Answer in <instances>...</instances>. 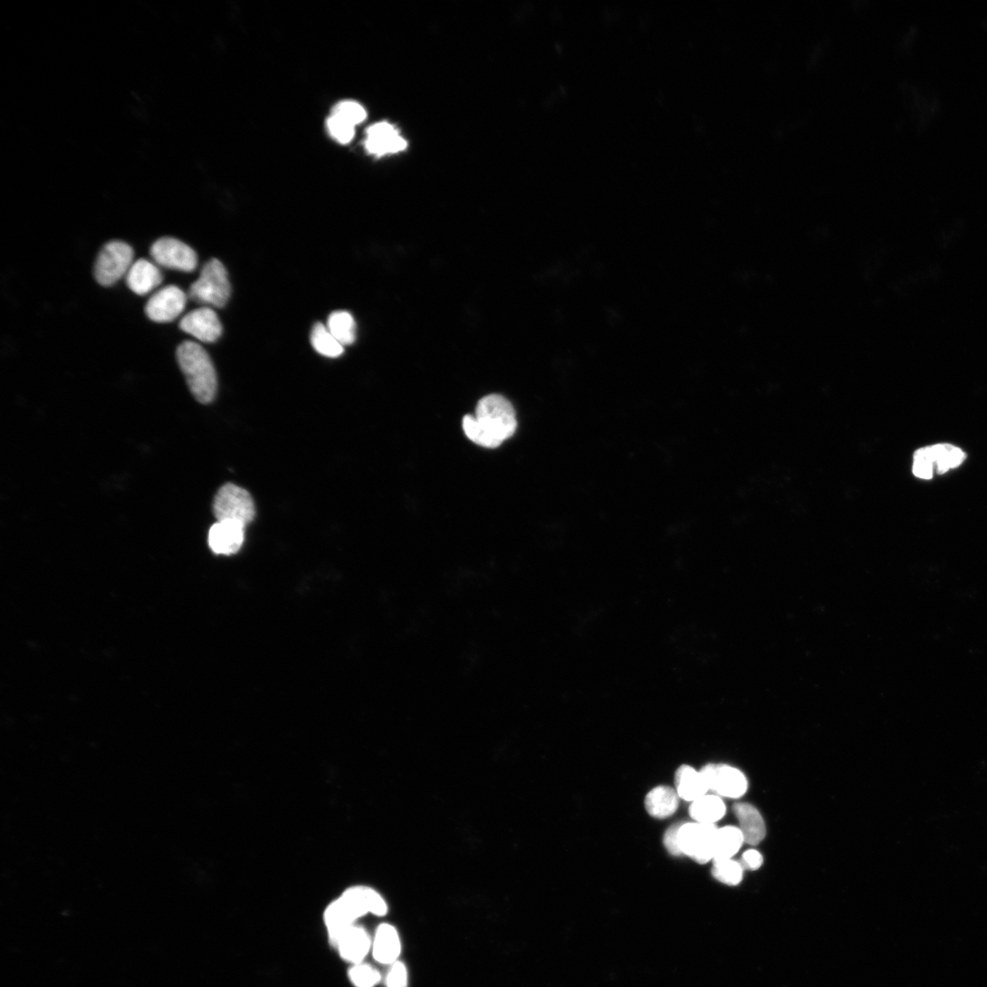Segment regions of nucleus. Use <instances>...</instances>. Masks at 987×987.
<instances>
[{
    "instance_id": "7",
    "label": "nucleus",
    "mask_w": 987,
    "mask_h": 987,
    "mask_svg": "<svg viewBox=\"0 0 987 987\" xmlns=\"http://www.w3.org/2000/svg\"><path fill=\"white\" fill-rule=\"evenodd\" d=\"M710 791L720 798L739 799L748 789L745 775L738 769L726 764H708L702 769Z\"/></svg>"
},
{
    "instance_id": "21",
    "label": "nucleus",
    "mask_w": 987,
    "mask_h": 987,
    "mask_svg": "<svg viewBox=\"0 0 987 987\" xmlns=\"http://www.w3.org/2000/svg\"><path fill=\"white\" fill-rule=\"evenodd\" d=\"M324 922L330 941L331 944L335 945L340 935L355 925L356 920L339 898L327 907L324 913Z\"/></svg>"
},
{
    "instance_id": "19",
    "label": "nucleus",
    "mask_w": 987,
    "mask_h": 987,
    "mask_svg": "<svg viewBox=\"0 0 987 987\" xmlns=\"http://www.w3.org/2000/svg\"><path fill=\"white\" fill-rule=\"evenodd\" d=\"M915 454L935 465L937 473L940 474L959 466L966 457L960 448L951 445L927 446L917 450Z\"/></svg>"
},
{
    "instance_id": "15",
    "label": "nucleus",
    "mask_w": 987,
    "mask_h": 987,
    "mask_svg": "<svg viewBox=\"0 0 987 987\" xmlns=\"http://www.w3.org/2000/svg\"><path fill=\"white\" fill-rule=\"evenodd\" d=\"M371 952L374 959L383 964H392L398 961L402 952L400 935L390 925L378 927L372 940Z\"/></svg>"
},
{
    "instance_id": "30",
    "label": "nucleus",
    "mask_w": 987,
    "mask_h": 987,
    "mask_svg": "<svg viewBox=\"0 0 987 987\" xmlns=\"http://www.w3.org/2000/svg\"><path fill=\"white\" fill-rule=\"evenodd\" d=\"M364 892L369 914L384 916L387 914L388 906L380 895L369 886H364Z\"/></svg>"
},
{
    "instance_id": "12",
    "label": "nucleus",
    "mask_w": 987,
    "mask_h": 987,
    "mask_svg": "<svg viewBox=\"0 0 987 987\" xmlns=\"http://www.w3.org/2000/svg\"><path fill=\"white\" fill-rule=\"evenodd\" d=\"M371 945L372 939L367 931L354 925L340 935L334 946L341 958L352 965L364 961Z\"/></svg>"
},
{
    "instance_id": "26",
    "label": "nucleus",
    "mask_w": 987,
    "mask_h": 987,
    "mask_svg": "<svg viewBox=\"0 0 987 987\" xmlns=\"http://www.w3.org/2000/svg\"><path fill=\"white\" fill-rule=\"evenodd\" d=\"M349 977L356 987H374L380 981L379 971L369 964L359 963L352 964L349 971Z\"/></svg>"
},
{
    "instance_id": "24",
    "label": "nucleus",
    "mask_w": 987,
    "mask_h": 987,
    "mask_svg": "<svg viewBox=\"0 0 987 987\" xmlns=\"http://www.w3.org/2000/svg\"><path fill=\"white\" fill-rule=\"evenodd\" d=\"M311 344L315 350L328 358H338L344 352L341 345L322 323H317L311 332Z\"/></svg>"
},
{
    "instance_id": "4",
    "label": "nucleus",
    "mask_w": 987,
    "mask_h": 987,
    "mask_svg": "<svg viewBox=\"0 0 987 987\" xmlns=\"http://www.w3.org/2000/svg\"><path fill=\"white\" fill-rule=\"evenodd\" d=\"M134 254L133 248L127 243H108L99 253L95 262L94 277L97 283L107 287L114 285L128 274L134 264Z\"/></svg>"
},
{
    "instance_id": "32",
    "label": "nucleus",
    "mask_w": 987,
    "mask_h": 987,
    "mask_svg": "<svg viewBox=\"0 0 987 987\" xmlns=\"http://www.w3.org/2000/svg\"><path fill=\"white\" fill-rule=\"evenodd\" d=\"M913 472L919 478L931 479L934 473V465L925 458L915 454Z\"/></svg>"
},
{
    "instance_id": "13",
    "label": "nucleus",
    "mask_w": 987,
    "mask_h": 987,
    "mask_svg": "<svg viewBox=\"0 0 987 987\" xmlns=\"http://www.w3.org/2000/svg\"><path fill=\"white\" fill-rule=\"evenodd\" d=\"M245 526L234 522H218L209 532V545L217 554L236 553L244 540Z\"/></svg>"
},
{
    "instance_id": "25",
    "label": "nucleus",
    "mask_w": 987,
    "mask_h": 987,
    "mask_svg": "<svg viewBox=\"0 0 987 987\" xmlns=\"http://www.w3.org/2000/svg\"><path fill=\"white\" fill-rule=\"evenodd\" d=\"M713 875L723 884L736 886L743 880V867L733 858L714 860Z\"/></svg>"
},
{
    "instance_id": "23",
    "label": "nucleus",
    "mask_w": 987,
    "mask_h": 987,
    "mask_svg": "<svg viewBox=\"0 0 987 987\" xmlns=\"http://www.w3.org/2000/svg\"><path fill=\"white\" fill-rule=\"evenodd\" d=\"M327 328L343 346L352 345L356 340V322L347 311L333 312L329 317Z\"/></svg>"
},
{
    "instance_id": "33",
    "label": "nucleus",
    "mask_w": 987,
    "mask_h": 987,
    "mask_svg": "<svg viewBox=\"0 0 987 987\" xmlns=\"http://www.w3.org/2000/svg\"><path fill=\"white\" fill-rule=\"evenodd\" d=\"M762 863L763 858L762 854L757 850L749 849L743 855L741 865L743 869L756 870L762 867Z\"/></svg>"
},
{
    "instance_id": "28",
    "label": "nucleus",
    "mask_w": 987,
    "mask_h": 987,
    "mask_svg": "<svg viewBox=\"0 0 987 987\" xmlns=\"http://www.w3.org/2000/svg\"><path fill=\"white\" fill-rule=\"evenodd\" d=\"M327 128L331 136L340 144L350 143L355 135V127L334 115L329 118Z\"/></svg>"
},
{
    "instance_id": "20",
    "label": "nucleus",
    "mask_w": 987,
    "mask_h": 987,
    "mask_svg": "<svg viewBox=\"0 0 987 987\" xmlns=\"http://www.w3.org/2000/svg\"><path fill=\"white\" fill-rule=\"evenodd\" d=\"M726 814L723 800L716 795H706L691 804L689 815L697 823L715 825Z\"/></svg>"
},
{
    "instance_id": "10",
    "label": "nucleus",
    "mask_w": 987,
    "mask_h": 987,
    "mask_svg": "<svg viewBox=\"0 0 987 987\" xmlns=\"http://www.w3.org/2000/svg\"><path fill=\"white\" fill-rule=\"evenodd\" d=\"M179 328L196 340L206 343L217 341L223 334V326L216 312L210 308L197 309L187 314Z\"/></svg>"
},
{
    "instance_id": "9",
    "label": "nucleus",
    "mask_w": 987,
    "mask_h": 987,
    "mask_svg": "<svg viewBox=\"0 0 987 987\" xmlns=\"http://www.w3.org/2000/svg\"><path fill=\"white\" fill-rule=\"evenodd\" d=\"M187 295L177 286L168 285L155 292L149 300L145 311L157 323L172 322L186 308Z\"/></svg>"
},
{
    "instance_id": "6",
    "label": "nucleus",
    "mask_w": 987,
    "mask_h": 987,
    "mask_svg": "<svg viewBox=\"0 0 987 987\" xmlns=\"http://www.w3.org/2000/svg\"><path fill=\"white\" fill-rule=\"evenodd\" d=\"M718 829L715 825L682 823L678 844L682 855L700 864L714 859Z\"/></svg>"
},
{
    "instance_id": "31",
    "label": "nucleus",
    "mask_w": 987,
    "mask_h": 987,
    "mask_svg": "<svg viewBox=\"0 0 987 987\" xmlns=\"http://www.w3.org/2000/svg\"><path fill=\"white\" fill-rule=\"evenodd\" d=\"M681 825L682 823L672 826L664 836L665 848L673 856L682 855L678 844V832Z\"/></svg>"
},
{
    "instance_id": "5",
    "label": "nucleus",
    "mask_w": 987,
    "mask_h": 987,
    "mask_svg": "<svg viewBox=\"0 0 987 987\" xmlns=\"http://www.w3.org/2000/svg\"><path fill=\"white\" fill-rule=\"evenodd\" d=\"M214 513L218 522H234L246 527L254 519L255 508L248 491L226 484L216 494Z\"/></svg>"
},
{
    "instance_id": "22",
    "label": "nucleus",
    "mask_w": 987,
    "mask_h": 987,
    "mask_svg": "<svg viewBox=\"0 0 987 987\" xmlns=\"http://www.w3.org/2000/svg\"><path fill=\"white\" fill-rule=\"evenodd\" d=\"M744 843L743 836L739 828L725 827L718 829L714 860L733 858Z\"/></svg>"
},
{
    "instance_id": "18",
    "label": "nucleus",
    "mask_w": 987,
    "mask_h": 987,
    "mask_svg": "<svg viewBox=\"0 0 987 987\" xmlns=\"http://www.w3.org/2000/svg\"><path fill=\"white\" fill-rule=\"evenodd\" d=\"M679 797L671 787L657 786L651 790L645 800L647 813L658 819L673 816L678 809Z\"/></svg>"
},
{
    "instance_id": "16",
    "label": "nucleus",
    "mask_w": 987,
    "mask_h": 987,
    "mask_svg": "<svg viewBox=\"0 0 987 987\" xmlns=\"http://www.w3.org/2000/svg\"><path fill=\"white\" fill-rule=\"evenodd\" d=\"M163 281L160 270L146 259L133 264L127 274L129 287L139 295H146L157 288Z\"/></svg>"
},
{
    "instance_id": "1",
    "label": "nucleus",
    "mask_w": 987,
    "mask_h": 987,
    "mask_svg": "<svg viewBox=\"0 0 987 987\" xmlns=\"http://www.w3.org/2000/svg\"><path fill=\"white\" fill-rule=\"evenodd\" d=\"M463 428L474 444L495 448L514 435L516 414L512 403L502 395H488L477 404L474 416L464 418Z\"/></svg>"
},
{
    "instance_id": "3",
    "label": "nucleus",
    "mask_w": 987,
    "mask_h": 987,
    "mask_svg": "<svg viewBox=\"0 0 987 987\" xmlns=\"http://www.w3.org/2000/svg\"><path fill=\"white\" fill-rule=\"evenodd\" d=\"M231 292L225 265L218 259H212L203 267L200 278L190 285L188 298L200 304L224 308L230 300Z\"/></svg>"
},
{
    "instance_id": "17",
    "label": "nucleus",
    "mask_w": 987,
    "mask_h": 987,
    "mask_svg": "<svg viewBox=\"0 0 987 987\" xmlns=\"http://www.w3.org/2000/svg\"><path fill=\"white\" fill-rule=\"evenodd\" d=\"M733 811L739 821V829L744 842L751 846L759 845L766 836L765 823L760 812L752 805L745 803L736 804Z\"/></svg>"
},
{
    "instance_id": "29",
    "label": "nucleus",
    "mask_w": 987,
    "mask_h": 987,
    "mask_svg": "<svg viewBox=\"0 0 987 987\" xmlns=\"http://www.w3.org/2000/svg\"><path fill=\"white\" fill-rule=\"evenodd\" d=\"M386 984L387 987H408V972L402 962L398 961L390 964Z\"/></svg>"
},
{
    "instance_id": "8",
    "label": "nucleus",
    "mask_w": 987,
    "mask_h": 987,
    "mask_svg": "<svg viewBox=\"0 0 987 987\" xmlns=\"http://www.w3.org/2000/svg\"><path fill=\"white\" fill-rule=\"evenodd\" d=\"M150 254L158 264L169 269L189 273L197 265L196 252L176 238L157 240L150 248Z\"/></svg>"
},
{
    "instance_id": "14",
    "label": "nucleus",
    "mask_w": 987,
    "mask_h": 987,
    "mask_svg": "<svg viewBox=\"0 0 987 987\" xmlns=\"http://www.w3.org/2000/svg\"><path fill=\"white\" fill-rule=\"evenodd\" d=\"M676 791L680 800L694 803L710 791L702 771L688 765L680 766L675 774Z\"/></svg>"
},
{
    "instance_id": "2",
    "label": "nucleus",
    "mask_w": 987,
    "mask_h": 987,
    "mask_svg": "<svg viewBox=\"0 0 987 987\" xmlns=\"http://www.w3.org/2000/svg\"><path fill=\"white\" fill-rule=\"evenodd\" d=\"M176 355L195 399L205 405L212 403L216 397L218 379L208 352L200 344L184 341Z\"/></svg>"
},
{
    "instance_id": "27",
    "label": "nucleus",
    "mask_w": 987,
    "mask_h": 987,
    "mask_svg": "<svg viewBox=\"0 0 987 987\" xmlns=\"http://www.w3.org/2000/svg\"><path fill=\"white\" fill-rule=\"evenodd\" d=\"M332 115L339 117L353 127L362 123L367 118L365 109L354 101H343L338 104L334 108Z\"/></svg>"
},
{
    "instance_id": "11",
    "label": "nucleus",
    "mask_w": 987,
    "mask_h": 987,
    "mask_svg": "<svg viewBox=\"0 0 987 987\" xmlns=\"http://www.w3.org/2000/svg\"><path fill=\"white\" fill-rule=\"evenodd\" d=\"M407 147V141L398 129L387 122L375 124L367 130L365 148L372 155L381 157L395 154L405 150Z\"/></svg>"
}]
</instances>
